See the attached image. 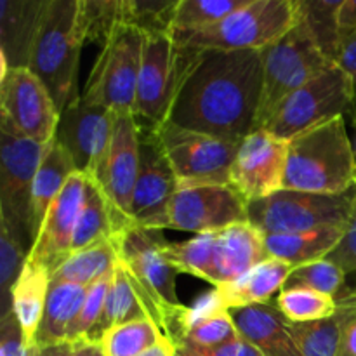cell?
<instances>
[{
    "label": "cell",
    "mask_w": 356,
    "mask_h": 356,
    "mask_svg": "<svg viewBox=\"0 0 356 356\" xmlns=\"http://www.w3.org/2000/svg\"><path fill=\"white\" fill-rule=\"evenodd\" d=\"M261 59H263V92H261L256 131L264 129L285 97L291 96L320 73L337 65L323 54L301 16L298 17L296 26L284 38L261 51Z\"/></svg>",
    "instance_id": "cell-6"
},
{
    "label": "cell",
    "mask_w": 356,
    "mask_h": 356,
    "mask_svg": "<svg viewBox=\"0 0 356 356\" xmlns=\"http://www.w3.org/2000/svg\"><path fill=\"white\" fill-rule=\"evenodd\" d=\"M191 54L193 49L177 44L170 31L145 33L134 104L139 124L156 129L169 122Z\"/></svg>",
    "instance_id": "cell-7"
},
{
    "label": "cell",
    "mask_w": 356,
    "mask_h": 356,
    "mask_svg": "<svg viewBox=\"0 0 356 356\" xmlns=\"http://www.w3.org/2000/svg\"><path fill=\"white\" fill-rule=\"evenodd\" d=\"M45 0H0V56L9 68H26Z\"/></svg>",
    "instance_id": "cell-22"
},
{
    "label": "cell",
    "mask_w": 356,
    "mask_h": 356,
    "mask_svg": "<svg viewBox=\"0 0 356 356\" xmlns=\"http://www.w3.org/2000/svg\"><path fill=\"white\" fill-rule=\"evenodd\" d=\"M273 305L291 323L316 322L330 318L337 313L336 298L308 287H284Z\"/></svg>",
    "instance_id": "cell-32"
},
{
    "label": "cell",
    "mask_w": 356,
    "mask_h": 356,
    "mask_svg": "<svg viewBox=\"0 0 356 356\" xmlns=\"http://www.w3.org/2000/svg\"><path fill=\"white\" fill-rule=\"evenodd\" d=\"M343 0H298L299 16L308 26L323 54L334 63L339 58L337 37V9Z\"/></svg>",
    "instance_id": "cell-33"
},
{
    "label": "cell",
    "mask_w": 356,
    "mask_h": 356,
    "mask_svg": "<svg viewBox=\"0 0 356 356\" xmlns=\"http://www.w3.org/2000/svg\"><path fill=\"white\" fill-rule=\"evenodd\" d=\"M176 356H202V355L197 353L193 348L186 346V344H176Z\"/></svg>",
    "instance_id": "cell-51"
},
{
    "label": "cell",
    "mask_w": 356,
    "mask_h": 356,
    "mask_svg": "<svg viewBox=\"0 0 356 356\" xmlns=\"http://www.w3.org/2000/svg\"><path fill=\"white\" fill-rule=\"evenodd\" d=\"M190 346V344H186ZM193 348L197 353H200L202 356H264L257 350L254 344H250L249 341L243 339L242 336H236L235 339L228 341V343L221 344V346H216V348Z\"/></svg>",
    "instance_id": "cell-45"
},
{
    "label": "cell",
    "mask_w": 356,
    "mask_h": 356,
    "mask_svg": "<svg viewBox=\"0 0 356 356\" xmlns=\"http://www.w3.org/2000/svg\"><path fill=\"white\" fill-rule=\"evenodd\" d=\"M117 113L89 104L82 94L72 99L59 115L56 141L68 152L76 172L90 177L111 141Z\"/></svg>",
    "instance_id": "cell-17"
},
{
    "label": "cell",
    "mask_w": 356,
    "mask_h": 356,
    "mask_svg": "<svg viewBox=\"0 0 356 356\" xmlns=\"http://www.w3.org/2000/svg\"><path fill=\"white\" fill-rule=\"evenodd\" d=\"M344 282H346V273L343 268L325 257V259L294 268L285 287H308L337 298L344 291Z\"/></svg>",
    "instance_id": "cell-38"
},
{
    "label": "cell",
    "mask_w": 356,
    "mask_h": 356,
    "mask_svg": "<svg viewBox=\"0 0 356 356\" xmlns=\"http://www.w3.org/2000/svg\"><path fill=\"white\" fill-rule=\"evenodd\" d=\"M49 287H51V275L26 261L13 289V313L23 329L28 344L33 343L37 336L47 302Z\"/></svg>",
    "instance_id": "cell-27"
},
{
    "label": "cell",
    "mask_w": 356,
    "mask_h": 356,
    "mask_svg": "<svg viewBox=\"0 0 356 356\" xmlns=\"http://www.w3.org/2000/svg\"><path fill=\"white\" fill-rule=\"evenodd\" d=\"M143 47L145 33L139 28L117 26L90 70L83 99L113 113H134Z\"/></svg>",
    "instance_id": "cell-9"
},
{
    "label": "cell",
    "mask_w": 356,
    "mask_h": 356,
    "mask_svg": "<svg viewBox=\"0 0 356 356\" xmlns=\"http://www.w3.org/2000/svg\"><path fill=\"white\" fill-rule=\"evenodd\" d=\"M177 179V188L232 184V165L238 141L190 131L170 122L155 129Z\"/></svg>",
    "instance_id": "cell-11"
},
{
    "label": "cell",
    "mask_w": 356,
    "mask_h": 356,
    "mask_svg": "<svg viewBox=\"0 0 356 356\" xmlns=\"http://www.w3.org/2000/svg\"><path fill=\"white\" fill-rule=\"evenodd\" d=\"M139 124V122H138ZM141 129L139 176L132 197L131 219L146 229H167V214L177 191V179L153 127Z\"/></svg>",
    "instance_id": "cell-16"
},
{
    "label": "cell",
    "mask_w": 356,
    "mask_h": 356,
    "mask_svg": "<svg viewBox=\"0 0 356 356\" xmlns=\"http://www.w3.org/2000/svg\"><path fill=\"white\" fill-rule=\"evenodd\" d=\"M143 318H149L148 312L136 294L127 270L118 261L113 270V278H111L110 291H108L106 301H104L103 313L87 339L99 343L101 337L113 327Z\"/></svg>",
    "instance_id": "cell-28"
},
{
    "label": "cell",
    "mask_w": 356,
    "mask_h": 356,
    "mask_svg": "<svg viewBox=\"0 0 356 356\" xmlns=\"http://www.w3.org/2000/svg\"><path fill=\"white\" fill-rule=\"evenodd\" d=\"M118 261L127 270L136 294L141 299L148 316L172 341L186 306L176 292L179 271L165 259L162 249L167 242L162 229H146L129 225L113 235Z\"/></svg>",
    "instance_id": "cell-3"
},
{
    "label": "cell",
    "mask_w": 356,
    "mask_h": 356,
    "mask_svg": "<svg viewBox=\"0 0 356 356\" xmlns=\"http://www.w3.org/2000/svg\"><path fill=\"white\" fill-rule=\"evenodd\" d=\"M75 172L76 169L72 156L54 138V141L49 143L45 148L44 159L38 165L31 188V219H33L35 238L51 204L61 193L66 181Z\"/></svg>",
    "instance_id": "cell-25"
},
{
    "label": "cell",
    "mask_w": 356,
    "mask_h": 356,
    "mask_svg": "<svg viewBox=\"0 0 356 356\" xmlns=\"http://www.w3.org/2000/svg\"><path fill=\"white\" fill-rule=\"evenodd\" d=\"M292 270L294 266L285 261L268 257L266 261L257 264L233 284L214 289H218L219 298L228 312L249 308L254 305H264V302H271V298L277 292L280 294L284 291Z\"/></svg>",
    "instance_id": "cell-23"
},
{
    "label": "cell",
    "mask_w": 356,
    "mask_h": 356,
    "mask_svg": "<svg viewBox=\"0 0 356 356\" xmlns=\"http://www.w3.org/2000/svg\"><path fill=\"white\" fill-rule=\"evenodd\" d=\"M73 344V355L72 356H104L103 348L99 343H94V341L82 339L76 341Z\"/></svg>",
    "instance_id": "cell-49"
},
{
    "label": "cell",
    "mask_w": 356,
    "mask_h": 356,
    "mask_svg": "<svg viewBox=\"0 0 356 356\" xmlns=\"http://www.w3.org/2000/svg\"><path fill=\"white\" fill-rule=\"evenodd\" d=\"M353 35H356V0H343L337 9V37L341 47Z\"/></svg>",
    "instance_id": "cell-46"
},
{
    "label": "cell",
    "mask_w": 356,
    "mask_h": 356,
    "mask_svg": "<svg viewBox=\"0 0 356 356\" xmlns=\"http://www.w3.org/2000/svg\"><path fill=\"white\" fill-rule=\"evenodd\" d=\"M336 301L341 318V348L337 356H356V289H344Z\"/></svg>",
    "instance_id": "cell-42"
},
{
    "label": "cell",
    "mask_w": 356,
    "mask_h": 356,
    "mask_svg": "<svg viewBox=\"0 0 356 356\" xmlns=\"http://www.w3.org/2000/svg\"><path fill=\"white\" fill-rule=\"evenodd\" d=\"M139 141L141 129L136 115L117 113L106 153L96 172L87 177L99 188L115 214L131 222L132 197L139 176Z\"/></svg>",
    "instance_id": "cell-15"
},
{
    "label": "cell",
    "mask_w": 356,
    "mask_h": 356,
    "mask_svg": "<svg viewBox=\"0 0 356 356\" xmlns=\"http://www.w3.org/2000/svg\"><path fill=\"white\" fill-rule=\"evenodd\" d=\"M58 124V108L37 75L28 68H10L0 76V127L49 145Z\"/></svg>",
    "instance_id": "cell-13"
},
{
    "label": "cell",
    "mask_w": 356,
    "mask_h": 356,
    "mask_svg": "<svg viewBox=\"0 0 356 356\" xmlns=\"http://www.w3.org/2000/svg\"><path fill=\"white\" fill-rule=\"evenodd\" d=\"M247 0H177L172 13V33H195L225 19Z\"/></svg>",
    "instance_id": "cell-34"
},
{
    "label": "cell",
    "mask_w": 356,
    "mask_h": 356,
    "mask_svg": "<svg viewBox=\"0 0 356 356\" xmlns=\"http://www.w3.org/2000/svg\"><path fill=\"white\" fill-rule=\"evenodd\" d=\"M163 337L162 329L152 318L117 325L99 339L104 356H139Z\"/></svg>",
    "instance_id": "cell-35"
},
{
    "label": "cell",
    "mask_w": 356,
    "mask_h": 356,
    "mask_svg": "<svg viewBox=\"0 0 356 356\" xmlns=\"http://www.w3.org/2000/svg\"><path fill=\"white\" fill-rule=\"evenodd\" d=\"M76 10L79 0H45L28 56L26 68L44 83L59 115L79 96L76 75L83 44Z\"/></svg>",
    "instance_id": "cell-4"
},
{
    "label": "cell",
    "mask_w": 356,
    "mask_h": 356,
    "mask_svg": "<svg viewBox=\"0 0 356 356\" xmlns=\"http://www.w3.org/2000/svg\"><path fill=\"white\" fill-rule=\"evenodd\" d=\"M344 228L330 226V228H320L313 232L264 235V245H266L268 256L298 268L329 257V254L343 238Z\"/></svg>",
    "instance_id": "cell-24"
},
{
    "label": "cell",
    "mask_w": 356,
    "mask_h": 356,
    "mask_svg": "<svg viewBox=\"0 0 356 356\" xmlns=\"http://www.w3.org/2000/svg\"><path fill=\"white\" fill-rule=\"evenodd\" d=\"M87 195V176L75 172L66 181L42 221L28 263L54 273L72 254L73 233Z\"/></svg>",
    "instance_id": "cell-19"
},
{
    "label": "cell",
    "mask_w": 356,
    "mask_h": 356,
    "mask_svg": "<svg viewBox=\"0 0 356 356\" xmlns=\"http://www.w3.org/2000/svg\"><path fill=\"white\" fill-rule=\"evenodd\" d=\"M355 99L353 80L339 65H336L285 97L264 125V131L277 136L282 141H291L309 129L344 117V113L353 106Z\"/></svg>",
    "instance_id": "cell-10"
},
{
    "label": "cell",
    "mask_w": 356,
    "mask_h": 356,
    "mask_svg": "<svg viewBox=\"0 0 356 356\" xmlns=\"http://www.w3.org/2000/svg\"><path fill=\"white\" fill-rule=\"evenodd\" d=\"M356 190L344 195H315L280 190L247 204V216L263 235L313 232L330 226L344 228L353 209Z\"/></svg>",
    "instance_id": "cell-8"
},
{
    "label": "cell",
    "mask_w": 356,
    "mask_h": 356,
    "mask_svg": "<svg viewBox=\"0 0 356 356\" xmlns=\"http://www.w3.org/2000/svg\"><path fill=\"white\" fill-rule=\"evenodd\" d=\"M118 263L113 240H104L80 252L70 254L68 259L51 275V282L90 287L115 270Z\"/></svg>",
    "instance_id": "cell-29"
},
{
    "label": "cell",
    "mask_w": 356,
    "mask_h": 356,
    "mask_svg": "<svg viewBox=\"0 0 356 356\" xmlns=\"http://www.w3.org/2000/svg\"><path fill=\"white\" fill-rule=\"evenodd\" d=\"M30 249L13 232L3 219H0V308L3 318L13 313V289L28 261Z\"/></svg>",
    "instance_id": "cell-36"
},
{
    "label": "cell",
    "mask_w": 356,
    "mask_h": 356,
    "mask_svg": "<svg viewBox=\"0 0 356 356\" xmlns=\"http://www.w3.org/2000/svg\"><path fill=\"white\" fill-rule=\"evenodd\" d=\"M120 24H125L124 0H79L76 28L83 45H104Z\"/></svg>",
    "instance_id": "cell-31"
},
{
    "label": "cell",
    "mask_w": 356,
    "mask_h": 356,
    "mask_svg": "<svg viewBox=\"0 0 356 356\" xmlns=\"http://www.w3.org/2000/svg\"><path fill=\"white\" fill-rule=\"evenodd\" d=\"M337 65L350 75V79L353 80V86L356 89V35H353V37L341 47Z\"/></svg>",
    "instance_id": "cell-47"
},
{
    "label": "cell",
    "mask_w": 356,
    "mask_h": 356,
    "mask_svg": "<svg viewBox=\"0 0 356 356\" xmlns=\"http://www.w3.org/2000/svg\"><path fill=\"white\" fill-rule=\"evenodd\" d=\"M261 92L259 51L193 49L169 122L240 143L256 131Z\"/></svg>",
    "instance_id": "cell-1"
},
{
    "label": "cell",
    "mask_w": 356,
    "mask_h": 356,
    "mask_svg": "<svg viewBox=\"0 0 356 356\" xmlns=\"http://www.w3.org/2000/svg\"><path fill=\"white\" fill-rule=\"evenodd\" d=\"M327 259L334 261L343 268L344 273H356V197L353 202V209L348 218L346 228H344L343 238L337 243L336 249L329 254Z\"/></svg>",
    "instance_id": "cell-43"
},
{
    "label": "cell",
    "mask_w": 356,
    "mask_h": 356,
    "mask_svg": "<svg viewBox=\"0 0 356 356\" xmlns=\"http://www.w3.org/2000/svg\"><path fill=\"white\" fill-rule=\"evenodd\" d=\"M284 190L315 195H344L356 190V153L344 117L287 141Z\"/></svg>",
    "instance_id": "cell-2"
},
{
    "label": "cell",
    "mask_w": 356,
    "mask_h": 356,
    "mask_svg": "<svg viewBox=\"0 0 356 356\" xmlns=\"http://www.w3.org/2000/svg\"><path fill=\"white\" fill-rule=\"evenodd\" d=\"M287 141L268 131H254L242 139L232 165V186L247 202L284 190Z\"/></svg>",
    "instance_id": "cell-18"
},
{
    "label": "cell",
    "mask_w": 356,
    "mask_h": 356,
    "mask_svg": "<svg viewBox=\"0 0 356 356\" xmlns=\"http://www.w3.org/2000/svg\"><path fill=\"white\" fill-rule=\"evenodd\" d=\"M87 287L66 282H51L45 302L44 315L38 325L35 344H58L68 343V332L75 322L83 301Z\"/></svg>",
    "instance_id": "cell-26"
},
{
    "label": "cell",
    "mask_w": 356,
    "mask_h": 356,
    "mask_svg": "<svg viewBox=\"0 0 356 356\" xmlns=\"http://www.w3.org/2000/svg\"><path fill=\"white\" fill-rule=\"evenodd\" d=\"M238 336L229 312L216 313L209 318L200 320L184 330L183 337L176 344H190L195 348H216Z\"/></svg>",
    "instance_id": "cell-40"
},
{
    "label": "cell",
    "mask_w": 356,
    "mask_h": 356,
    "mask_svg": "<svg viewBox=\"0 0 356 356\" xmlns=\"http://www.w3.org/2000/svg\"><path fill=\"white\" fill-rule=\"evenodd\" d=\"M47 145L0 127V219L31 249V188Z\"/></svg>",
    "instance_id": "cell-12"
},
{
    "label": "cell",
    "mask_w": 356,
    "mask_h": 356,
    "mask_svg": "<svg viewBox=\"0 0 356 356\" xmlns=\"http://www.w3.org/2000/svg\"><path fill=\"white\" fill-rule=\"evenodd\" d=\"M177 2V0H176ZM176 2L163 0H124L125 24L139 28L143 33L170 31Z\"/></svg>",
    "instance_id": "cell-39"
},
{
    "label": "cell",
    "mask_w": 356,
    "mask_h": 356,
    "mask_svg": "<svg viewBox=\"0 0 356 356\" xmlns=\"http://www.w3.org/2000/svg\"><path fill=\"white\" fill-rule=\"evenodd\" d=\"M247 204L249 202L232 184L177 188L167 214V229L195 235L221 232L240 222H249Z\"/></svg>",
    "instance_id": "cell-14"
},
{
    "label": "cell",
    "mask_w": 356,
    "mask_h": 356,
    "mask_svg": "<svg viewBox=\"0 0 356 356\" xmlns=\"http://www.w3.org/2000/svg\"><path fill=\"white\" fill-rule=\"evenodd\" d=\"M298 0H247L219 23L195 33H172L183 47L198 51H264L296 26Z\"/></svg>",
    "instance_id": "cell-5"
},
{
    "label": "cell",
    "mask_w": 356,
    "mask_h": 356,
    "mask_svg": "<svg viewBox=\"0 0 356 356\" xmlns=\"http://www.w3.org/2000/svg\"><path fill=\"white\" fill-rule=\"evenodd\" d=\"M139 356H176V344L169 337L163 336L159 343L153 344L152 348H148L145 353H141Z\"/></svg>",
    "instance_id": "cell-50"
},
{
    "label": "cell",
    "mask_w": 356,
    "mask_h": 356,
    "mask_svg": "<svg viewBox=\"0 0 356 356\" xmlns=\"http://www.w3.org/2000/svg\"><path fill=\"white\" fill-rule=\"evenodd\" d=\"M216 233L218 232L195 235L184 242H165L162 249L163 256L179 273L193 275L212 284Z\"/></svg>",
    "instance_id": "cell-30"
},
{
    "label": "cell",
    "mask_w": 356,
    "mask_h": 356,
    "mask_svg": "<svg viewBox=\"0 0 356 356\" xmlns=\"http://www.w3.org/2000/svg\"><path fill=\"white\" fill-rule=\"evenodd\" d=\"M26 350L28 343L14 313L0 318V356H26Z\"/></svg>",
    "instance_id": "cell-44"
},
{
    "label": "cell",
    "mask_w": 356,
    "mask_h": 356,
    "mask_svg": "<svg viewBox=\"0 0 356 356\" xmlns=\"http://www.w3.org/2000/svg\"><path fill=\"white\" fill-rule=\"evenodd\" d=\"M355 153H356V143H355Z\"/></svg>",
    "instance_id": "cell-52"
},
{
    "label": "cell",
    "mask_w": 356,
    "mask_h": 356,
    "mask_svg": "<svg viewBox=\"0 0 356 356\" xmlns=\"http://www.w3.org/2000/svg\"><path fill=\"white\" fill-rule=\"evenodd\" d=\"M72 343H58V344H28L26 356H72Z\"/></svg>",
    "instance_id": "cell-48"
},
{
    "label": "cell",
    "mask_w": 356,
    "mask_h": 356,
    "mask_svg": "<svg viewBox=\"0 0 356 356\" xmlns=\"http://www.w3.org/2000/svg\"><path fill=\"white\" fill-rule=\"evenodd\" d=\"M264 235L250 222L229 226L216 233L212 285L233 284L268 259Z\"/></svg>",
    "instance_id": "cell-20"
},
{
    "label": "cell",
    "mask_w": 356,
    "mask_h": 356,
    "mask_svg": "<svg viewBox=\"0 0 356 356\" xmlns=\"http://www.w3.org/2000/svg\"><path fill=\"white\" fill-rule=\"evenodd\" d=\"M111 278H113V271L101 278V280H97L90 287H87L86 301H83L75 322L70 327L68 343H76V341L87 339L90 336L97 320H99L101 313H103L104 301H106L108 291H110L111 285Z\"/></svg>",
    "instance_id": "cell-41"
},
{
    "label": "cell",
    "mask_w": 356,
    "mask_h": 356,
    "mask_svg": "<svg viewBox=\"0 0 356 356\" xmlns=\"http://www.w3.org/2000/svg\"><path fill=\"white\" fill-rule=\"evenodd\" d=\"M287 329L301 356H337L341 348V318L334 315L308 323L287 322Z\"/></svg>",
    "instance_id": "cell-37"
},
{
    "label": "cell",
    "mask_w": 356,
    "mask_h": 356,
    "mask_svg": "<svg viewBox=\"0 0 356 356\" xmlns=\"http://www.w3.org/2000/svg\"><path fill=\"white\" fill-rule=\"evenodd\" d=\"M229 315L240 336L264 356H301L287 329V320L273 302L233 309Z\"/></svg>",
    "instance_id": "cell-21"
}]
</instances>
